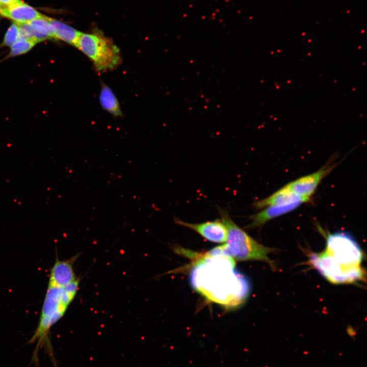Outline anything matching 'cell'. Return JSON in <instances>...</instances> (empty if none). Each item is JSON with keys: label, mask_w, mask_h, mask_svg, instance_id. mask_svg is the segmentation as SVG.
Here are the masks:
<instances>
[{"label": "cell", "mask_w": 367, "mask_h": 367, "mask_svg": "<svg viewBox=\"0 0 367 367\" xmlns=\"http://www.w3.org/2000/svg\"><path fill=\"white\" fill-rule=\"evenodd\" d=\"M310 261L324 277L335 283L354 282L363 276V271L360 267L343 266L325 251L312 254Z\"/></svg>", "instance_id": "5b68a950"}, {"label": "cell", "mask_w": 367, "mask_h": 367, "mask_svg": "<svg viewBox=\"0 0 367 367\" xmlns=\"http://www.w3.org/2000/svg\"><path fill=\"white\" fill-rule=\"evenodd\" d=\"M47 19L54 27L56 39H60L78 47L81 32L54 18L47 17Z\"/></svg>", "instance_id": "7c38bea8"}, {"label": "cell", "mask_w": 367, "mask_h": 367, "mask_svg": "<svg viewBox=\"0 0 367 367\" xmlns=\"http://www.w3.org/2000/svg\"><path fill=\"white\" fill-rule=\"evenodd\" d=\"M78 48L89 58L99 71L113 69L121 61L118 47L101 33H82Z\"/></svg>", "instance_id": "3957f363"}, {"label": "cell", "mask_w": 367, "mask_h": 367, "mask_svg": "<svg viewBox=\"0 0 367 367\" xmlns=\"http://www.w3.org/2000/svg\"><path fill=\"white\" fill-rule=\"evenodd\" d=\"M79 256L78 254L71 258L60 260L56 257V261L50 270L49 279L61 285L66 286L77 277L74 271V264Z\"/></svg>", "instance_id": "ba28073f"}, {"label": "cell", "mask_w": 367, "mask_h": 367, "mask_svg": "<svg viewBox=\"0 0 367 367\" xmlns=\"http://www.w3.org/2000/svg\"><path fill=\"white\" fill-rule=\"evenodd\" d=\"M335 167L329 163L318 171L302 176L285 185L296 195L304 199L306 202L310 200L322 180Z\"/></svg>", "instance_id": "8992f818"}, {"label": "cell", "mask_w": 367, "mask_h": 367, "mask_svg": "<svg viewBox=\"0 0 367 367\" xmlns=\"http://www.w3.org/2000/svg\"><path fill=\"white\" fill-rule=\"evenodd\" d=\"M31 26L40 34L45 36L48 39H56L55 30L52 24L44 16L29 22Z\"/></svg>", "instance_id": "5bb4252c"}, {"label": "cell", "mask_w": 367, "mask_h": 367, "mask_svg": "<svg viewBox=\"0 0 367 367\" xmlns=\"http://www.w3.org/2000/svg\"><path fill=\"white\" fill-rule=\"evenodd\" d=\"M80 279L77 278L63 286L49 280L37 328L31 342L45 338L53 325L65 313L78 290Z\"/></svg>", "instance_id": "6da1fadb"}, {"label": "cell", "mask_w": 367, "mask_h": 367, "mask_svg": "<svg viewBox=\"0 0 367 367\" xmlns=\"http://www.w3.org/2000/svg\"><path fill=\"white\" fill-rule=\"evenodd\" d=\"M325 252L340 264L350 267H360L362 252L355 239L349 234L337 232L327 237Z\"/></svg>", "instance_id": "277c9868"}, {"label": "cell", "mask_w": 367, "mask_h": 367, "mask_svg": "<svg viewBox=\"0 0 367 367\" xmlns=\"http://www.w3.org/2000/svg\"><path fill=\"white\" fill-rule=\"evenodd\" d=\"M174 220L177 224L193 230L208 241L218 243L226 242L227 230L220 219L200 223L187 222L176 218Z\"/></svg>", "instance_id": "52a82bcc"}, {"label": "cell", "mask_w": 367, "mask_h": 367, "mask_svg": "<svg viewBox=\"0 0 367 367\" xmlns=\"http://www.w3.org/2000/svg\"><path fill=\"white\" fill-rule=\"evenodd\" d=\"M99 101L102 107L110 114L115 116H122V113L116 97L111 89L104 84L101 86Z\"/></svg>", "instance_id": "4fadbf2b"}, {"label": "cell", "mask_w": 367, "mask_h": 367, "mask_svg": "<svg viewBox=\"0 0 367 367\" xmlns=\"http://www.w3.org/2000/svg\"><path fill=\"white\" fill-rule=\"evenodd\" d=\"M3 8V7H2V6L1 5H0V14L2 12Z\"/></svg>", "instance_id": "ac0fdd59"}, {"label": "cell", "mask_w": 367, "mask_h": 367, "mask_svg": "<svg viewBox=\"0 0 367 367\" xmlns=\"http://www.w3.org/2000/svg\"><path fill=\"white\" fill-rule=\"evenodd\" d=\"M1 14L19 23L29 22L43 16L34 8L21 1L3 7Z\"/></svg>", "instance_id": "30bf717a"}, {"label": "cell", "mask_w": 367, "mask_h": 367, "mask_svg": "<svg viewBox=\"0 0 367 367\" xmlns=\"http://www.w3.org/2000/svg\"><path fill=\"white\" fill-rule=\"evenodd\" d=\"M302 203L301 202H295L265 207L261 211L249 217L251 222L248 227L254 228L260 226L272 219L294 210Z\"/></svg>", "instance_id": "9c48e42d"}, {"label": "cell", "mask_w": 367, "mask_h": 367, "mask_svg": "<svg viewBox=\"0 0 367 367\" xmlns=\"http://www.w3.org/2000/svg\"><path fill=\"white\" fill-rule=\"evenodd\" d=\"M19 40V26L17 22H13L8 28L4 39V44L11 47Z\"/></svg>", "instance_id": "2e32d148"}, {"label": "cell", "mask_w": 367, "mask_h": 367, "mask_svg": "<svg viewBox=\"0 0 367 367\" xmlns=\"http://www.w3.org/2000/svg\"><path fill=\"white\" fill-rule=\"evenodd\" d=\"M295 202H305L306 201L296 195L286 186L268 197L256 201L253 203L254 208L257 209L272 206L283 205Z\"/></svg>", "instance_id": "8fae6325"}, {"label": "cell", "mask_w": 367, "mask_h": 367, "mask_svg": "<svg viewBox=\"0 0 367 367\" xmlns=\"http://www.w3.org/2000/svg\"><path fill=\"white\" fill-rule=\"evenodd\" d=\"M20 0H0V5L8 7L19 2Z\"/></svg>", "instance_id": "e0dca14e"}, {"label": "cell", "mask_w": 367, "mask_h": 367, "mask_svg": "<svg viewBox=\"0 0 367 367\" xmlns=\"http://www.w3.org/2000/svg\"><path fill=\"white\" fill-rule=\"evenodd\" d=\"M218 210L227 230L225 244L217 248L221 254L238 261L262 260L273 267L268 256L273 249L259 244L249 235L233 222L228 212L220 208Z\"/></svg>", "instance_id": "7a4b0ae2"}, {"label": "cell", "mask_w": 367, "mask_h": 367, "mask_svg": "<svg viewBox=\"0 0 367 367\" xmlns=\"http://www.w3.org/2000/svg\"><path fill=\"white\" fill-rule=\"evenodd\" d=\"M36 43L31 40L19 39L11 47L10 55L12 57L18 56L28 52Z\"/></svg>", "instance_id": "9a60e30c"}]
</instances>
